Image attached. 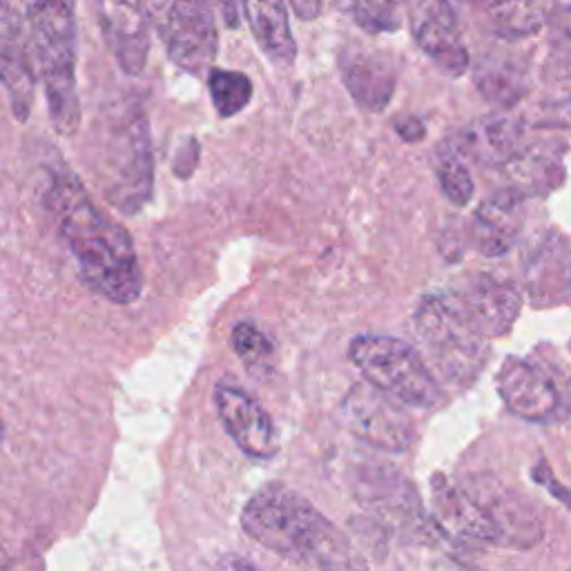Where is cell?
Listing matches in <instances>:
<instances>
[{
  "instance_id": "cell-1",
  "label": "cell",
  "mask_w": 571,
  "mask_h": 571,
  "mask_svg": "<svg viewBox=\"0 0 571 571\" xmlns=\"http://www.w3.org/2000/svg\"><path fill=\"white\" fill-rule=\"evenodd\" d=\"M43 203L88 289L112 304L136 302L143 270L132 237L92 201L86 186L75 175L54 170Z\"/></svg>"
},
{
  "instance_id": "cell-2",
  "label": "cell",
  "mask_w": 571,
  "mask_h": 571,
  "mask_svg": "<svg viewBox=\"0 0 571 571\" xmlns=\"http://www.w3.org/2000/svg\"><path fill=\"white\" fill-rule=\"evenodd\" d=\"M242 529L264 549L315 571H369L352 540L295 489L272 482L242 510Z\"/></svg>"
},
{
  "instance_id": "cell-3",
  "label": "cell",
  "mask_w": 571,
  "mask_h": 571,
  "mask_svg": "<svg viewBox=\"0 0 571 571\" xmlns=\"http://www.w3.org/2000/svg\"><path fill=\"white\" fill-rule=\"evenodd\" d=\"M90 168L101 194L121 212L136 214L153 197L155 164L148 116L123 99L108 105L88 138Z\"/></svg>"
},
{
  "instance_id": "cell-4",
  "label": "cell",
  "mask_w": 571,
  "mask_h": 571,
  "mask_svg": "<svg viewBox=\"0 0 571 571\" xmlns=\"http://www.w3.org/2000/svg\"><path fill=\"white\" fill-rule=\"evenodd\" d=\"M413 326L440 376L454 384H471L489 360L486 339L460 313L449 293L424 295L413 313Z\"/></svg>"
},
{
  "instance_id": "cell-5",
  "label": "cell",
  "mask_w": 571,
  "mask_h": 571,
  "mask_svg": "<svg viewBox=\"0 0 571 571\" xmlns=\"http://www.w3.org/2000/svg\"><path fill=\"white\" fill-rule=\"evenodd\" d=\"M348 357L355 369L376 389L415 408H436L445 393L419 357L402 339L387 335H357L348 344Z\"/></svg>"
},
{
  "instance_id": "cell-6",
  "label": "cell",
  "mask_w": 571,
  "mask_h": 571,
  "mask_svg": "<svg viewBox=\"0 0 571 571\" xmlns=\"http://www.w3.org/2000/svg\"><path fill=\"white\" fill-rule=\"evenodd\" d=\"M352 495L373 520L404 540L434 542L447 536L443 527L428 520L415 486L391 464L365 462L350 475Z\"/></svg>"
},
{
  "instance_id": "cell-7",
  "label": "cell",
  "mask_w": 571,
  "mask_h": 571,
  "mask_svg": "<svg viewBox=\"0 0 571 571\" xmlns=\"http://www.w3.org/2000/svg\"><path fill=\"white\" fill-rule=\"evenodd\" d=\"M150 23L175 65L203 75L217 54V23L212 0H146Z\"/></svg>"
},
{
  "instance_id": "cell-8",
  "label": "cell",
  "mask_w": 571,
  "mask_h": 571,
  "mask_svg": "<svg viewBox=\"0 0 571 571\" xmlns=\"http://www.w3.org/2000/svg\"><path fill=\"white\" fill-rule=\"evenodd\" d=\"M495 389L510 413L534 424H558L571 415V389L547 365L507 357L495 376Z\"/></svg>"
},
{
  "instance_id": "cell-9",
  "label": "cell",
  "mask_w": 571,
  "mask_h": 571,
  "mask_svg": "<svg viewBox=\"0 0 571 571\" xmlns=\"http://www.w3.org/2000/svg\"><path fill=\"white\" fill-rule=\"evenodd\" d=\"M478 505L493 545L531 549L545 538V525L525 495L493 475H471L460 482Z\"/></svg>"
},
{
  "instance_id": "cell-10",
  "label": "cell",
  "mask_w": 571,
  "mask_h": 571,
  "mask_svg": "<svg viewBox=\"0 0 571 571\" xmlns=\"http://www.w3.org/2000/svg\"><path fill=\"white\" fill-rule=\"evenodd\" d=\"M339 417L352 436L387 454H404L415 443V426L395 398L373 384H355L339 404Z\"/></svg>"
},
{
  "instance_id": "cell-11",
  "label": "cell",
  "mask_w": 571,
  "mask_h": 571,
  "mask_svg": "<svg viewBox=\"0 0 571 571\" xmlns=\"http://www.w3.org/2000/svg\"><path fill=\"white\" fill-rule=\"evenodd\" d=\"M36 81L30 30L19 0H0V83L16 121L30 119Z\"/></svg>"
},
{
  "instance_id": "cell-12",
  "label": "cell",
  "mask_w": 571,
  "mask_h": 571,
  "mask_svg": "<svg viewBox=\"0 0 571 571\" xmlns=\"http://www.w3.org/2000/svg\"><path fill=\"white\" fill-rule=\"evenodd\" d=\"M449 295L484 339L505 337L514 328L523 309V293L518 286L486 272L471 275L458 291Z\"/></svg>"
},
{
  "instance_id": "cell-13",
  "label": "cell",
  "mask_w": 571,
  "mask_h": 571,
  "mask_svg": "<svg viewBox=\"0 0 571 571\" xmlns=\"http://www.w3.org/2000/svg\"><path fill=\"white\" fill-rule=\"evenodd\" d=\"M97 21L119 67L138 77L150 56V12L146 0H94Z\"/></svg>"
},
{
  "instance_id": "cell-14",
  "label": "cell",
  "mask_w": 571,
  "mask_h": 571,
  "mask_svg": "<svg viewBox=\"0 0 571 571\" xmlns=\"http://www.w3.org/2000/svg\"><path fill=\"white\" fill-rule=\"evenodd\" d=\"M408 25L419 49L445 75L462 77L469 69V52L462 43L456 12L449 0H406Z\"/></svg>"
},
{
  "instance_id": "cell-15",
  "label": "cell",
  "mask_w": 571,
  "mask_h": 571,
  "mask_svg": "<svg viewBox=\"0 0 571 571\" xmlns=\"http://www.w3.org/2000/svg\"><path fill=\"white\" fill-rule=\"evenodd\" d=\"M214 406L226 434L248 458L270 460L279 451L275 422L250 393L231 382H222L214 389Z\"/></svg>"
},
{
  "instance_id": "cell-16",
  "label": "cell",
  "mask_w": 571,
  "mask_h": 571,
  "mask_svg": "<svg viewBox=\"0 0 571 571\" xmlns=\"http://www.w3.org/2000/svg\"><path fill=\"white\" fill-rule=\"evenodd\" d=\"M525 293L536 309H551L571 298V244L562 235L542 233L523 255Z\"/></svg>"
},
{
  "instance_id": "cell-17",
  "label": "cell",
  "mask_w": 571,
  "mask_h": 571,
  "mask_svg": "<svg viewBox=\"0 0 571 571\" xmlns=\"http://www.w3.org/2000/svg\"><path fill=\"white\" fill-rule=\"evenodd\" d=\"M339 75L355 103L369 112L384 110L395 94L398 65L384 49L348 43L339 54Z\"/></svg>"
},
{
  "instance_id": "cell-18",
  "label": "cell",
  "mask_w": 571,
  "mask_h": 571,
  "mask_svg": "<svg viewBox=\"0 0 571 571\" xmlns=\"http://www.w3.org/2000/svg\"><path fill=\"white\" fill-rule=\"evenodd\" d=\"M525 222L523 197L510 188L486 197L471 222L473 246L486 257H500L518 242Z\"/></svg>"
},
{
  "instance_id": "cell-19",
  "label": "cell",
  "mask_w": 571,
  "mask_h": 571,
  "mask_svg": "<svg viewBox=\"0 0 571 571\" xmlns=\"http://www.w3.org/2000/svg\"><path fill=\"white\" fill-rule=\"evenodd\" d=\"M523 130L516 114H486L458 134L456 150L482 166L503 168L520 153Z\"/></svg>"
},
{
  "instance_id": "cell-20",
  "label": "cell",
  "mask_w": 571,
  "mask_h": 571,
  "mask_svg": "<svg viewBox=\"0 0 571 571\" xmlns=\"http://www.w3.org/2000/svg\"><path fill=\"white\" fill-rule=\"evenodd\" d=\"M434 507L438 514V525L445 534H454L462 540L473 542H491V531L471 500V495L462 489L460 482H451L447 475L436 473L432 478Z\"/></svg>"
},
{
  "instance_id": "cell-21",
  "label": "cell",
  "mask_w": 571,
  "mask_h": 571,
  "mask_svg": "<svg viewBox=\"0 0 571 571\" xmlns=\"http://www.w3.org/2000/svg\"><path fill=\"white\" fill-rule=\"evenodd\" d=\"M242 8L264 54L279 67H291L298 45L283 0H242Z\"/></svg>"
},
{
  "instance_id": "cell-22",
  "label": "cell",
  "mask_w": 571,
  "mask_h": 571,
  "mask_svg": "<svg viewBox=\"0 0 571 571\" xmlns=\"http://www.w3.org/2000/svg\"><path fill=\"white\" fill-rule=\"evenodd\" d=\"M473 81L486 103L512 108L529 92V67L516 54H486L473 67Z\"/></svg>"
},
{
  "instance_id": "cell-23",
  "label": "cell",
  "mask_w": 571,
  "mask_h": 571,
  "mask_svg": "<svg viewBox=\"0 0 571 571\" xmlns=\"http://www.w3.org/2000/svg\"><path fill=\"white\" fill-rule=\"evenodd\" d=\"M503 172L510 181L507 188L518 192L520 197L547 194L556 190L564 177L560 159L553 153L540 148L520 150L512 161L503 166Z\"/></svg>"
},
{
  "instance_id": "cell-24",
  "label": "cell",
  "mask_w": 571,
  "mask_h": 571,
  "mask_svg": "<svg viewBox=\"0 0 571 571\" xmlns=\"http://www.w3.org/2000/svg\"><path fill=\"white\" fill-rule=\"evenodd\" d=\"M489 19L493 34L503 38H525L545 23L540 0H464Z\"/></svg>"
},
{
  "instance_id": "cell-25",
  "label": "cell",
  "mask_w": 571,
  "mask_h": 571,
  "mask_svg": "<svg viewBox=\"0 0 571 571\" xmlns=\"http://www.w3.org/2000/svg\"><path fill=\"white\" fill-rule=\"evenodd\" d=\"M208 86L212 103L224 119L239 114L253 99V83L242 71L210 69Z\"/></svg>"
},
{
  "instance_id": "cell-26",
  "label": "cell",
  "mask_w": 571,
  "mask_h": 571,
  "mask_svg": "<svg viewBox=\"0 0 571 571\" xmlns=\"http://www.w3.org/2000/svg\"><path fill=\"white\" fill-rule=\"evenodd\" d=\"M545 75L551 81L571 79V5L558 8L549 19Z\"/></svg>"
},
{
  "instance_id": "cell-27",
  "label": "cell",
  "mask_w": 571,
  "mask_h": 571,
  "mask_svg": "<svg viewBox=\"0 0 571 571\" xmlns=\"http://www.w3.org/2000/svg\"><path fill=\"white\" fill-rule=\"evenodd\" d=\"M231 344L237 352L239 360L246 365V369L253 376H264L266 371H272V355H275V346L272 342L266 337L264 331H259L255 324L250 322H239L233 328L231 335Z\"/></svg>"
},
{
  "instance_id": "cell-28",
  "label": "cell",
  "mask_w": 571,
  "mask_h": 571,
  "mask_svg": "<svg viewBox=\"0 0 571 571\" xmlns=\"http://www.w3.org/2000/svg\"><path fill=\"white\" fill-rule=\"evenodd\" d=\"M436 172H438V181H440L445 197L454 205L462 208L471 201L475 186H473L467 164L462 161V155L456 148L443 146L440 153H436Z\"/></svg>"
},
{
  "instance_id": "cell-29",
  "label": "cell",
  "mask_w": 571,
  "mask_h": 571,
  "mask_svg": "<svg viewBox=\"0 0 571 571\" xmlns=\"http://www.w3.org/2000/svg\"><path fill=\"white\" fill-rule=\"evenodd\" d=\"M402 3L406 0H352L355 23L369 34L395 32L402 25Z\"/></svg>"
},
{
  "instance_id": "cell-30",
  "label": "cell",
  "mask_w": 571,
  "mask_h": 571,
  "mask_svg": "<svg viewBox=\"0 0 571 571\" xmlns=\"http://www.w3.org/2000/svg\"><path fill=\"white\" fill-rule=\"evenodd\" d=\"M531 475H534V480H536L538 484L545 486V491H549V493L558 500V503H562L564 507L571 510V491H569L567 486H562V484L553 478V471H551V467H549V462H547L545 458L538 460V464L531 469Z\"/></svg>"
},
{
  "instance_id": "cell-31",
  "label": "cell",
  "mask_w": 571,
  "mask_h": 571,
  "mask_svg": "<svg viewBox=\"0 0 571 571\" xmlns=\"http://www.w3.org/2000/svg\"><path fill=\"white\" fill-rule=\"evenodd\" d=\"M395 130H398V134H400L404 141H408V143H415V141L424 138V134H426V130H424L422 121H419V119H415V116H404V119H398V123H395Z\"/></svg>"
},
{
  "instance_id": "cell-32",
  "label": "cell",
  "mask_w": 571,
  "mask_h": 571,
  "mask_svg": "<svg viewBox=\"0 0 571 571\" xmlns=\"http://www.w3.org/2000/svg\"><path fill=\"white\" fill-rule=\"evenodd\" d=\"M217 571H261L257 569L248 558L244 556H237V553H228L220 560L217 564Z\"/></svg>"
},
{
  "instance_id": "cell-33",
  "label": "cell",
  "mask_w": 571,
  "mask_h": 571,
  "mask_svg": "<svg viewBox=\"0 0 571 571\" xmlns=\"http://www.w3.org/2000/svg\"><path fill=\"white\" fill-rule=\"evenodd\" d=\"M19 5L23 10V16L27 12L34 10H43V8H77V0H19Z\"/></svg>"
},
{
  "instance_id": "cell-34",
  "label": "cell",
  "mask_w": 571,
  "mask_h": 571,
  "mask_svg": "<svg viewBox=\"0 0 571 571\" xmlns=\"http://www.w3.org/2000/svg\"><path fill=\"white\" fill-rule=\"evenodd\" d=\"M295 14L304 21H313L322 12V0H291Z\"/></svg>"
},
{
  "instance_id": "cell-35",
  "label": "cell",
  "mask_w": 571,
  "mask_h": 571,
  "mask_svg": "<svg viewBox=\"0 0 571 571\" xmlns=\"http://www.w3.org/2000/svg\"><path fill=\"white\" fill-rule=\"evenodd\" d=\"M222 12H224V19L228 21V25H237V8H235V0H217Z\"/></svg>"
},
{
  "instance_id": "cell-36",
  "label": "cell",
  "mask_w": 571,
  "mask_h": 571,
  "mask_svg": "<svg viewBox=\"0 0 571 571\" xmlns=\"http://www.w3.org/2000/svg\"><path fill=\"white\" fill-rule=\"evenodd\" d=\"M0 571H14V562L3 547H0Z\"/></svg>"
},
{
  "instance_id": "cell-37",
  "label": "cell",
  "mask_w": 571,
  "mask_h": 571,
  "mask_svg": "<svg viewBox=\"0 0 571 571\" xmlns=\"http://www.w3.org/2000/svg\"><path fill=\"white\" fill-rule=\"evenodd\" d=\"M3 436H5V426H3V419H0V440H3Z\"/></svg>"
},
{
  "instance_id": "cell-38",
  "label": "cell",
  "mask_w": 571,
  "mask_h": 571,
  "mask_svg": "<svg viewBox=\"0 0 571 571\" xmlns=\"http://www.w3.org/2000/svg\"><path fill=\"white\" fill-rule=\"evenodd\" d=\"M462 571H478V569H462Z\"/></svg>"
},
{
  "instance_id": "cell-39",
  "label": "cell",
  "mask_w": 571,
  "mask_h": 571,
  "mask_svg": "<svg viewBox=\"0 0 571 571\" xmlns=\"http://www.w3.org/2000/svg\"><path fill=\"white\" fill-rule=\"evenodd\" d=\"M569 350H571V342H569Z\"/></svg>"
}]
</instances>
